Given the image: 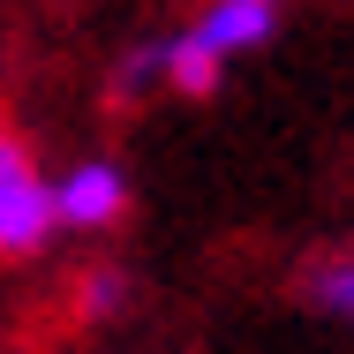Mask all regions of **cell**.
Instances as JSON below:
<instances>
[{"label": "cell", "instance_id": "1", "mask_svg": "<svg viewBox=\"0 0 354 354\" xmlns=\"http://www.w3.org/2000/svg\"><path fill=\"white\" fill-rule=\"evenodd\" d=\"M53 181L23 158V143L0 129V257L15 264V257H38L46 241H53Z\"/></svg>", "mask_w": 354, "mask_h": 354}, {"label": "cell", "instance_id": "2", "mask_svg": "<svg viewBox=\"0 0 354 354\" xmlns=\"http://www.w3.org/2000/svg\"><path fill=\"white\" fill-rule=\"evenodd\" d=\"M121 212H129V181H121L113 158H83V166H68L53 181V218L68 234H98V226H113Z\"/></svg>", "mask_w": 354, "mask_h": 354}, {"label": "cell", "instance_id": "3", "mask_svg": "<svg viewBox=\"0 0 354 354\" xmlns=\"http://www.w3.org/2000/svg\"><path fill=\"white\" fill-rule=\"evenodd\" d=\"M272 23H279V0H212L189 23V38H204L218 61H234V53H257L272 38Z\"/></svg>", "mask_w": 354, "mask_h": 354}, {"label": "cell", "instance_id": "4", "mask_svg": "<svg viewBox=\"0 0 354 354\" xmlns=\"http://www.w3.org/2000/svg\"><path fill=\"white\" fill-rule=\"evenodd\" d=\"M218 68H226V61H218L204 38H189V30H181V38H166V83H174V91L204 98V91L218 83Z\"/></svg>", "mask_w": 354, "mask_h": 354}, {"label": "cell", "instance_id": "5", "mask_svg": "<svg viewBox=\"0 0 354 354\" xmlns=\"http://www.w3.org/2000/svg\"><path fill=\"white\" fill-rule=\"evenodd\" d=\"M121 309H129V272L98 264L91 279L75 286V317H91V324H98V317H121Z\"/></svg>", "mask_w": 354, "mask_h": 354}, {"label": "cell", "instance_id": "6", "mask_svg": "<svg viewBox=\"0 0 354 354\" xmlns=\"http://www.w3.org/2000/svg\"><path fill=\"white\" fill-rule=\"evenodd\" d=\"M309 301H317L324 317H339V324H354V257H339V264H324V272H309Z\"/></svg>", "mask_w": 354, "mask_h": 354}, {"label": "cell", "instance_id": "7", "mask_svg": "<svg viewBox=\"0 0 354 354\" xmlns=\"http://www.w3.org/2000/svg\"><path fill=\"white\" fill-rule=\"evenodd\" d=\"M151 83H166V38H151V46H136V53H121V75H113L121 98H136V91H151Z\"/></svg>", "mask_w": 354, "mask_h": 354}]
</instances>
